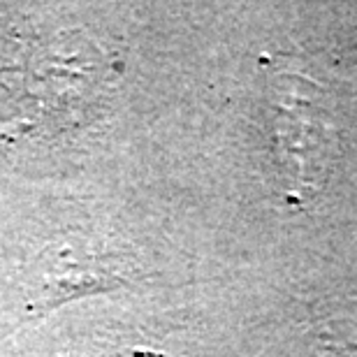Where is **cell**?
<instances>
[{"label":"cell","instance_id":"cell-1","mask_svg":"<svg viewBox=\"0 0 357 357\" xmlns=\"http://www.w3.org/2000/svg\"><path fill=\"white\" fill-rule=\"evenodd\" d=\"M68 357H165L155 351H139V348H116V351L105 353H73Z\"/></svg>","mask_w":357,"mask_h":357}]
</instances>
